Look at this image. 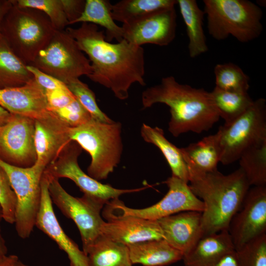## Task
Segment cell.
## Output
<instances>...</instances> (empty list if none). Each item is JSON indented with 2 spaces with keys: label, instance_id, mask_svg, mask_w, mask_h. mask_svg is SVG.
<instances>
[{
  "label": "cell",
  "instance_id": "obj_47",
  "mask_svg": "<svg viewBox=\"0 0 266 266\" xmlns=\"http://www.w3.org/2000/svg\"><path fill=\"white\" fill-rule=\"evenodd\" d=\"M20 266H29L26 265L24 264L23 263H22V262H21Z\"/></svg>",
  "mask_w": 266,
  "mask_h": 266
},
{
  "label": "cell",
  "instance_id": "obj_8",
  "mask_svg": "<svg viewBox=\"0 0 266 266\" xmlns=\"http://www.w3.org/2000/svg\"><path fill=\"white\" fill-rule=\"evenodd\" d=\"M65 84L92 71L88 58L66 31H56L31 65Z\"/></svg>",
  "mask_w": 266,
  "mask_h": 266
},
{
  "label": "cell",
  "instance_id": "obj_3",
  "mask_svg": "<svg viewBox=\"0 0 266 266\" xmlns=\"http://www.w3.org/2000/svg\"><path fill=\"white\" fill-rule=\"evenodd\" d=\"M188 185L204 205L201 212L203 235L228 231L230 222L240 208L250 186L239 167L224 175L218 169L189 172Z\"/></svg>",
  "mask_w": 266,
  "mask_h": 266
},
{
  "label": "cell",
  "instance_id": "obj_39",
  "mask_svg": "<svg viewBox=\"0 0 266 266\" xmlns=\"http://www.w3.org/2000/svg\"><path fill=\"white\" fill-rule=\"evenodd\" d=\"M27 67L37 84L45 91L65 89L67 88L63 82L41 71L35 66L27 65Z\"/></svg>",
  "mask_w": 266,
  "mask_h": 266
},
{
  "label": "cell",
  "instance_id": "obj_20",
  "mask_svg": "<svg viewBox=\"0 0 266 266\" xmlns=\"http://www.w3.org/2000/svg\"><path fill=\"white\" fill-rule=\"evenodd\" d=\"M67 127L61 120L35 121L34 145L38 163L46 167L71 141Z\"/></svg>",
  "mask_w": 266,
  "mask_h": 266
},
{
  "label": "cell",
  "instance_id": "obj_43",
  "mask_svg": "<svg viewBox=\"0 0 266 266\" xmlns=\"http://www.w3.org/2000/svg\"><path fill=\"white\" fill-rule=\"evenodd\" d=\"M12 5L11 0H0V24L2 19Z\"/></svg>",
  "mask_w": 266,
  "mask_h": 266
},
{
  "label": "cell",
  "instance_id": "obj_28",
  "mask_svg": "<svg viewBox=\"0 0 266 266\" xmlns=\"http://www.w3.org/2000/svg\"><path fill=\"white\" fill-rule=\"evenodd\" d=\"M112 5L107 0H86L82 14L73 24L88 23L99 25L105 30L106 41L111 42L115 39L119 42L123 39V29L113 19Z\"/></svg>",
  "mask_w": 266,
  "mask_h": 266
},
{
  "label": "cell",
  "instance_id": "obj_29",
  "mask_svg": "<svg viewBox=\"0 0 266 266\" xmlns=\"http://www.w3.org/2000/svg\"><path fill=\"white\" fill-rule=\"evenodd\" d=\"M175 0H122L112 5L114 21L129 24L153 13L174 7Z\"/></svg>",
  "mask_w": 266,
  "mask_h": 266
},
{
  "label": "cell",
  "instance_id": "obj_35",
  "mask_svg": "<svg viewBox=\"0 0 266 266\" xmlns=\"http://www.w3.org/2000/svg\"><path fill=\"white\" fill-rule=\"evenodd\" d=\"M235 251L239 266H266V233Z\"/></svg>",
  "mask_w": 266,
  "mask_h": 266
},
{
  "label": "cell",
  "instance_id": "obj_38",
  "mask_svg": "<svg viewBox=\"0 0 266 266\" xmlns=\"http://www.w3.org/2000/svg\"><path fill=\"white\" fill-rule=\"evenodd\" d=\"M45 91L49 108L53 112L66 106L76 99L67 88Z\"/></svg>",
  "mask_w": 266,
  "mask_h": 266
},
{
  "label": "cell",
  "instance_id": "obj_45",
  "mask_svg": "<svg viewBox=\"0 0 266 266\" xmlns=\"http://www.w3.org/2000/svg\"><path fill=\"white\" fill-rule=\"evenodd\" d=\"M7 255V247L2 236L0 226V259Z\"/></svg>",
  "mask_w": 266,
  "mask_h": 266
},
{
  "label": "cell",
  "instance_id": "obj_6",
  "mask_svg": "<svg viewBox=\"0 0 266 266\" xmlns=\"http://www.w3.org/2000/svg\"><path fill=\"white\" fill-rule=\"evenodd\" d=\"M209 34L218 40L230 35L246 43L258 38L263 27L261 8L247 0H204Z\"/></svg>",
  "mask_w": 266,
  "mask_h": 266
},
{
  "label": "cell",
  "instance_id": "obj_31",
  "mask_svg": "<svg viewBox=\"0 0 266 266\" xmlns=\"http://www.w3.org/2000/svg\"><path fill=\"white\" fill-rule=\"evenodd\" d=\"M238 161L250 186H266V141L248 148Z\"/></svg>",
  "mask_w": 266,
  "mask_h": 266
},
{
  "label": "cell",
  "instance_id": "obj_7",
  "mask_svg": "<svg viewBox=\"0 0 266 266\" xmlns=\"http://www.w3.org/2000/svg\"><path fill=\"white\" fill-rule=\"evenodd\" d=\"M220 161L224 165L238 160L249 147L266 141V100L253 101L242 114L219 127Z\"/></svg>",
  "mask_w": 266,
  "mask_h": 266
},
{
  "label": "cell",
  "instance_id": "obj_5",
  "mask_svg": "<svg viewBox=\"0 0 266 266\" xmlns=\"http://www.w3.org/2000/svg\"><path fill=\"white\" fill-rule=\"evenodd\" d=\"M13 5L0 24V33L10 48L27 65L33 62L56 31L49 19L34 8Z\"/></svg>",
  "mask_w": 266,
  "mask_h": 266
},
{
  "label": "cell",
  "instance_id": "obj_13",
  "mask_svg": "<svg viewBox=\"0 0 266 266\" xmlns=\"http://www.w3.org/2000/svg\"><path fill=\"white\" fill-rule=\"evenodd\" d=\"M34 130V120L11 114L6 123L0 128V159L18 167L33 165L37 159Z\"/></svg>",
  "mask_w": 266,
  "mask_h": 266
},
{
  "label": "cell",
  "instance_id": "obj_40",
  "mask_svg": "<svg viewBox=\"0 0 266 266\" xmlns=\"http://www.w3.org/2000/svg\"><path fill=\"white\" fill-rule=\"evenodd\" d=\"M64 10L68 21V25L73 22L82 14L85 5L84 0H62Z\"/></svg>",
  "mask_w": 266,
  "mask_h": 266
},
{
  "label": "cell",
  "instance_id": "obj_15",
  "mask_svg": "<svg viewBox=\"0 0 266 266\" xmlns=\"http://www.w3.org/2000/svg\"><path fill=\"white\" fill-rule=\"evenodd\" d=\"M0 105L11 114L34 121L60 120L50 110L45 90L34 78L21 86L0 89Z\"/></svg>",
  "mask_w": 266,
  "mask_h": 266
},
{
  "label": "cell",
  "instance_id": "obj_17",
  "mask_svg": "<svg viewBox=\"0 0 266 266\" xmlns=\"http://www.w3.org/2000/svg\"><path fill=\"white\" fill-rule=\"evenodd\" d=\"M49 179L43 172L41 198L35 226L54 240L67 255L70 266H89L87 256L65 233L55 214L48 191Z\"/></svg>",
  "mask_w": 266,
  "mask_h": 266
},
{
  "label": "cell",
  "instance_id": "obj_36",
  "mask_svg": "<svg viewBox=\"0 0 266 266\" xmlns=\"http://www.w3.org/2000/svg\"><path fill=\"white\" fill-rule=\"evenodd\" d=\"M16 204V197L8 176L0 166V205L3 219L10 224L15 222Z\"/></svg>",
  "mask_w": 266,
  "mask_h": 266
},
{
  "label": "cell",
  "instance_id": "obj_22",
  "mask_svg": "<svg viewBox=\"0 0 266 266\" xmlns=\"http://www.w3.org/2000/svg\"><path fill=\"white\" fill-rule=\"evenodd\" d=\"M188 172H210L217 170L220 161L219 134L204 137L197 142L180 148Z\"/></svg>",
  "mask_w": 266,
  "mask_h": 266
},
{
  "label": "cell",
  "instance_id": "obj_33",
  "mask_svg": "<svg viewBox=\"0 0 266 266\" xmlns=\"http://www.w3.org/2000/svg\"><path fill=\"white\" fill-rule=\"evenodd\" d=\"M12 1L18 6L34 8L42 11L48 17L57 31L65 30L69 26L62 0H12Z\"/></svg>",
  "mask_w": 266,
  "mask_h": 266
},
{
  "label": "cell",
  "instance_id": "obj_46",
  "mask_svg": "<svg viewBox=\"0 0 266 266\" xmlns=\"http://www.w3.org/2000/svg\"><path fill=\"white\" fill-rule=\"evenodd\" d=\"M2 219H3L2 211L1 207L0 205V222Z\"/></svg>",
  "mask_w": 266,
  "mask_h": 266
},
{
  "label": "cell",
  "instance_id": "obj_37",
  "mask_svg": "<svg viewBox=\"0 0 266 266\" xmlns=\"http://www.w3.org/2000/svg\"><path fill=\"white\" fill-rule=\"evenodd\" d=\"M53 112L69 128L77 127L92 118L77 99L66 106L56 110Z\"/></svg>",
  "mask_w": 266,
  "mask_h": 266
},
{
  "label": "cell",
  "instance_id": "obj_9",
  "mask_svg": "<svg viewBox=\"0 0 266 266\" xmlns=\"http://www.w3.org/2000/svg\"><path fill=\"white\" fill-rule=\"evenodd\" d=\"M0 166L6 171L16 197V232L21 238H27L35 226L41 202V179L46 167L37 162L30 167H18L1 159Z\"/></svg>",
  "mask_w": 266,
  "mask_h": 266
},
{
  "label": "cell",
  "instance_id": "obj_1",
  "mask_svg": "<svg viewBox=\"0 0 266 266\" xmlns=\"http://www.w3.org/2000/svg\"><path fill=\"white\" fill-rule=\"evenodd\" d=\"M65 30L88 57L92 71L87 77L110 90L117 99H127L134 83L145 85L142 46L124 39L116 43L108 42L104 31L91 23H82L77 28L67 27Z\"/></svg>",
  "mask_w": 266,
  "mask_h": 266
},
{
  "label": "cell",
  "instance_id": "obj_27",
  "mask_svg": "<svg viewBox=\"0 0 266 266\" xmlns=\"http://www.w3.org/2000/svg\"><path fill=\"white\" fill-rule=\"evenodd\" d=\"M0 33V89L19 87L33 78Z\"/></svg>",
  "mask_w": 266,
  "mask_h": 266
},
{
  "label": "cell",
  "instance_id": "obj_42",
  "mask_svg": "<svg viewBox=\"0 0 266 266\" xmlns=\"http://www.w3.org/2000/svg\"><path fill=\"white\" fill-rule=\"evenodd\" d=\"M21 261L15 255H7L0 259V266H20Z\"/></svg>",
  "mask_w": 266,
  "mask_h": 266
},
{
  "label": "cell",
  "instance_id": "obj_25",
  "mask_svg": "<svg viewBox=\"0 0 266 266\" xmlns=\"http://www.w3.org/2000/svg\"><path fill=\"white\" fill-rule=\"evenodd\" d=\"M89 266H133L127 245L100 234L85 252Z\"/></svg>",
  "mask_w": 266,
  "mask_h": 266
},
{
  "label": "cell",
  "instance_id": "obj_4",
  "mask_svg": "<svg viewBox=\"0 0 266 266\" xmlns=\"http://www.w3.org/2000/svg\"><path fill=\"white\" fill-rule=\"evenodd\" d=\"M71 141L91 157L88 175L100 181L106 179L119 164L123 152L122 125L102 122L92 118L77 127L68 128Z\"/></svg>",
  "mask_w": 266,
  "mask_h": 266
},
{
  "label": "cell",
  "instance_id": "obj_32",
  "mask_svg": "<svg viewBox=\"0 0 266 266\" xmlns=\"http://www.w3.org/2000/svg\"><path fill=\"white\" fill-rule=\"evenodd\" d=\"M214 72L217 88L234 92H248L249 89V77L233 63L217 64Z\"/></svg>",
  "mask_w": 266,
  "mask_h": 266
},
{
  "label": "cell",
  "instance_id": "obj_30",
  "mask_svg": "<svg viewBox=\"0 0 266 266\" xmlns=\"http://www.w3.org/2000/svg\"><path fill=\"white\" fill-rule=\"evenodd\" d=\"M220 118L229 123L245 112L253 100L248 92L229 91L215 87L210 92Z\"/></svg>",
  "mask_w": 266,
  "mask_h": 266
},
{
  "label": "cell",
  "instance_id": "obj_26",
  "mask_svg": "<svg viewBox=\"0 0 266 266\" xmlns=\"http://www.w3.org/2000/svg\"><path fill=\"white\" fill-rule=\"evenodd\" d=\"M140 134L145 142L153 144L160 149L170 168L172 175L188 183L189 172L180 149L166 138L163 129L143 124Z\"/></svg>",
  "mask_w": 266,
  "mask_h": 266
},
{
  "label": "cell",
  "instance_id": "obj_10",
  "mask_svg": "<svg viewBox=\"0 0 266 266\" xmlns=\"http://www.w3.org/2000/svg\"><path fill=\"white\" fill-rule=\"evenodd\" d=\"M164 183L168 191L156 203L146 208H132L126 206L119 198L116 199L105 205L102 216L106 220L127 216L158 220L184 211H203L202 201L193 194L188 183L172 175Z\"/></svg>",
  "mask_w": 266,
  "mask_h": 266
},
{
  "label": "cell",
  "instance_id": "obj_41",
  "mask_svg": "<svg viewBox=\"0 0 266 266\" xmlns=\"http://www.w3.org/2000/svg\"><path fill=\"white\" fill-rule=\"evenodd\" d=\"M209 266H239L235 250L225 254Z\"/></svg>",
  "mask_w": 266,
  "mask_h": 266
},
{
  "label": "cell",
  "instance_id": "obj_34",
  "mask_svg": "<svg viewBox=\"0 0 266 266\" xmlns=\"http://www.w3.org/2000/svg\"><path fill=\"white\" fill-rule=\"evenodd\" d=\"M68 90L95 120L110 123L113 121L99 107L95 93L79 78L72 79L66 84Z\"/></svg>",
  "mask_w": 266,
  "mask_h": 266
},
{
  "label": "cell",
  "instance_id": "obj_11",
  "mask_svg": "<svg viewBox=\"0 0 266 266\" xmlns=\"http://www.w3.org/2000/svg\"><path fill=\"white\" fill-rule=\"evenodd\" d=\"M45 173L49 179L48 191L52 203L77 227L85 253L101 234L104 222L101 212L105 204L84 195L81 197L71 196L63 188L58 179Z\"/></svg>",
  "mask_w": 266,
  "mask_h": 266
},
{
  "label": "cell",
  "instance_id": "obj_24",
  "mask_svg": "<svg viewBox=\"0 0 266 266\" xmlns=\"http://www.w3.org/2000/svg\"><path fill=\"white\" fill-rule=\"evenodd\" d=\"M176 0L186 26L189 55L197 57L208 50L203 28L204 12L195 0Z\"/></svg>",
  "mask_w": 266,
  "mask_h": 266
},
{
  "label": "cell",
  "instance_id": "obj_21",
  "mask_svg": "<svg viewBox=\"0 0 266 266\" xmlns=\"http://www.w3.org/2000/svg\"><path fill=\"white\" fill-rule=\"evenodd\" d=\"M234 250L228 231H223L203 235L182 260L184 266H209Z\"/></svg>",
  "mask_w": 266,
  "mask_h": 266
},
{
  "label": "cell",
  "instance_id": "obj_2",
  "mask_svg": "<svg viewBox=\"0 0 266 266\" xmlns=\"http://www.w3.org/2000/svg\"><path fill=\"white\" fill-rule=\"evenodd\" d=\"M141 102L144 109L158 103L169 107L168 130L174 137L189 132L207 131L220 119L210 92L179 83L172 76L164 77L145 90Z\"/></svg>",
  "mask_w": 266,
  "mask_h": 266
},
{
  "label": "cell",
  "instance_id": "obj_19",
  "mask_svg": "<svg viewBox=\"0 0 266 266\" xmlns=\"http://www.w3.org/2000/svg\"><path fill=\"white\" fill-rule=\"evenodd\" d=\"M101 234L126 245L163 238L157 220L132 216L115 217L104 221Z\"/></svg>",
  "mask_w": 266,
  "mask_h": 266
},
{
  "label": "cell",
  "instance_id": "obj_44",
  "mask_svg": "<svg viewBox=\"0 0 266 266\" xmlns=\"http://www.w3.org/2000/svg\"><path fill=\"white\" fill-rule=\"evenodd\" d=\"M10 116L11 113L0 105V128L6 123Z\"/></svg>",
  "mask_w": 266,
  "mask_h": 266
},
{
  "label": "cell",
  "instance_id": "obj_14",
  "mask_svg": "<svg viewBox=\"0 0 266 266\" xmlns=\"http://www.w3.org/2000/svg\"><path fill=\"white\" fill-rule=\"evenodd\" d=\"M228 231L235 250L266 233V186L249 188Z\"/></svg>",
  "mask_w": 266,
  "mask_h": 266
},
{
  "label": "cell",
  "instance_id": "obj_18",
  "mask_svg": "<svg viewBox=\"0 0 266 266\" xmlns=\"http://www.w3.org/2000/svg\"><path fill=\"white\" fill-rule=\"evenodd\" d=\"M163 239L181 252L188 253L203 236L201 212L184 211L157 220Z\"/></svg>",
  "mask_w": 266,
  "mask_h": 266
},
{
  "label": "cell",
  "instance_id": "obj_23",
  "mask_svg": "<svg viewBox=\"0 0 266 266\" xmlns=\"http://www.w3.org/2000/svg\"><path fill=\"white\" fill-rule=\"evenodd\" d=\"M133 265L166 266L182 260L183 254L164 239H152L127 245Z\"/></svg>",
  "mask_w": 266,
  "mask_h": 266
},
{
  "label": "cell",
  "instance_id": "obj_16",
  "mask_svg": "<svg viewBox=\"0 0 266 266\" xmlns=\"http://www.w3.org/2000/svg\"><path fill=\"white\" fill-rule=\"evenodd\" d=\"M176 17L173 7L123 24V39L139 46L148 43L168 45L175 37Z\"/></svg>",
  "mask_w": 266,
  "mask_h": 266
},
{
  "label": "cell",
  "instance_id": "obj_12",
  "mask_svg": "<svg viewBox=\"0 0 266 266\" xmlns=\"http://www.w3.org/2000/svg\"><path fill=\"white\" fill-rule=\"evenodd\" d=\"M82 149L77 143L70 141L57 159L46 167L44 172L58 179L60 178L70 179L83 193V195L105 204L112 200L118 199L122 195L139 192L148 188L117 189L109 184H102L92 178L85 173L79 166L78 158Z\"/></svg>",
  "mask_w": 266,
  "mask_h": 266
}]
</instances>
